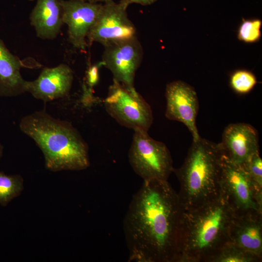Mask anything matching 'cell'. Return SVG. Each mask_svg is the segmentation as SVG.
I'll return each mask as SVG.
<instances>
[{
  "instance_id": "cell-9",
  "label": "cell",
  "mask_w": 262,
  "mask_h": 262,
  "mask_svg": "<svg viewBox=\"0 0 262 262\" xmlns=\"http://www.w3.org/2000/svg\"><path fill=\"white\" fill-rule=\"evenodd\" d=\"M103 66L114 80L129 89H134L135 73L143 57V49L136 36L104 46Z\"/></svg>"
},
{
  "instance_id": "cell-11",
  "label": "cell",
  "mask_w": 262,
  "mask_h": 262,
  "mask_svg": "<svg viewBox=\"0 0 262 262\" xmlns=\"http://www.w3.org/2000/svg\"><path fill=\"white\" fill-rule=\"evenodd\" d=\"M63 21L68 27L69 42L77 49L85 50L87 37L99 13L102 3L83 0H61Z\"/></svg>"
},
{
  "instance_id": "cell-12",
  "label": "cell",
  "mask_w": 262,
  "mask_h": 262,
  "mask_svg": "<svg viewBox=\"0 0 262 262\" xmlns=\"http://www.w3.org/2000/svg\"><path fill=\"white\" fill-rule=\"evenodd\" d=\"M73 80V71L66 64L44 67L36 80L26 81L25 92L44 101L63 98L69 94Z\"/></svg>"
},
{
  "instance_id": "cell-4",
  "label": "cell",
  "mask_w": 262,
  "mask_h": 262,
  "mask_svg": "<svg viewBox=\"0 0 262 262\" xmlns=\"http://www.w3.org/2000/svg\"><path fill=\"white\" fill-rule=\"evenodd\" d=\"M222 155L219 143L201 137L193 141L181 166L173 170L180 182L178 195L185 210L219 195Z\"/></svg>"
},
{
  "instance_id": "cell-20",
  "label": "cell",
  "mask_w": 262,
  "mask_h": 262,
  "mask_svg": "<svg viewBox=\"0 0 262 262\" xmlns=\"http://www.w3.org/2000/svg\"><path fill=\"white\" fill-rule=\"evenodd\" d=\"M261 26L262 21L260 19H243L238 30V39L248 43L259 41L261 37Z\"/></svg>"
},
{
  "instance_id": "cell-15",
  "label": "cell",
  "mask_w": 262,
  "mask_h": 262,
  "mask_svg": "<svg viewBox=\"0 0 262 262\" xmlns=\"http://www.w3.org/2000/svg\"><path fill=\"white\" fill-rule=\"evenodd\" d=\"M62 0H37L30 16L36 36L42 39H55L64 24Z\"/></svg>"
},
{
  "instance_id": "cell-23",
  "label": "cell",
  "mask_w": 262,
  "mask_h": 262,
  "mask_svg": "<svg viewBox=\"0 0 262 262\" xmlns=\"http://www.w3.org/2000/svg\"><path fill=\"white\" fill-rule=\"evenodd\" d=\"M157 0H120L119 3L126 8L128 6L132 3L139 4L142 5L146 6L153 4Z\"/></svg>"
},
{
  "instance_id": "cell-14",
  "label": "cell",
  "mask_w": 262,
  "mask_h": 262,
  "mask_svg": "<svg viewBox=\"0 0 262 262\" xmlns=\"http://www.w3.org/2000/svg\"><path fill=\"white\" fill-rule=\"evenodd\" d=\"M229 242L262 258V213H236L230 229Z\"/></svg>"
},
{
  "instance_id": "cell-16",
  "label": "cell",
  "mask_w": 262,
  "mask_h": 262,
  "mask_svg": "<svg viewBox=\"0 0 262 262\" xmlns=\"http://www.w3.org/2000/svg\"><path fill=\"white\" fill-rule=\"evenodd\" d=\"M22 63L0 39V96H13L25 92V83L21 74Z\"/></svg>"
},
{
  "instance_id": "cell-5",
  "label": "cell",
  "mask_w": 262,
  "mask_h": 262,
  "mask_svg": "<svg viewBox=\"0 0 262 262\" xmlns=\"http://www.w3.org/2000/svg\"><path fill=\"white\" fill-rule=\"evenodd\" d=\"M128 157L134 171L144 181L167 180L174 169L166 146L150 137L147 131H134Z\"/></svg>"
},
{
  "instance_id": "cell-26",
  "label": "cell",
  "mask_w": 262,
  "mask_h": 262,
  "mask_svg": "<svg viewBox=\"0 0 262 262\" xmlns=\"http://www.w3.org/2000/svg\"><path fill=\"white\" fill-rule=\"evenodd\" d=\"M30 1H33V0H29Z\"/></svg>"
},
{
  "instance_id": "cell-1",
  "label": "cell",
  "mask_w": 262,
  "mask_h": 262,
  "mask_svg": "<svg viewBox=\"0 0 262 262\" xmlns=\"http://www.w3.org/2000/svg\"><path fill=\"white\" fill-rule=\"evenodd\" d=\"M184 211L178 193L167 180H144L123 220L129 261L178 262Z\"/></svg>"
},
{
  "instance_id": "cell-18",
  "label": "cell",
  "mask_w": 262,
  "mask_h": 262,
  "mask_svg": "<svg viewBox=\"0 0 262 262\" xmlns=\"http://www.w3.org/2000/svg\"><path fill=\"white\" fill-rule=\"evenodd\" d=\"M23 188V179L19 175H7L0 172V204L6 206L18 196Z\"/></svg>"
},
{
  "instance_id": "cell-24",
  "label": "cell",
  "mask_w": 262,
  "mask_h": 262,
  "mask_svg": "<svg viewBox=\"0 0 262 262\" xmlns=\"http://www.w3.org/2000/svg\"><path fill=\"white\" fill-rule=\"evenodd\" d=\"M86 1H88L91 3H97L98 2H106L111 0H83Z\"/></svg>"
},
{
  "instance_id": "cell-10",
  "label": "cell",
  "mask_w": 262,
  "mask_h": 262,
  "mask_svg": "<svg viewBox=\"0 0 262 262\" xmlns=\"http://www.w3.org/2000/svg\"><path fill=\"white\" fill-rule=\"evenodd\" d=\"M165 97L166 118L184 124L191 133L193 141L199 139L196 126L199 104L194 87L181 81H173L166 85Z\"/></svg>"
},
{
  "instance_id": "cell-2",
  "label": "cell",
  "mask_w": 262,
  "mask_h": 262,
  "mask_svg": "<svg viewBox=\"0 0 262 262\" xmlns=\"http://www.w3.org/2000/svg\"><path fill=\"white\" fill-rule=\"evenodd\" d=\"M235 215L220 193L202 205L185 210L180 230L178 262H209L229 241Z\"/></svg>"
},
{
  "instance_id": "cell-6",
  "label": "cell",
  "mask_w": 262,
  "mask_h": 262,
  "mask_svg": "<svg viewBox=\"0 0 262 262\" xmlns=\"http://www.w3.org/2000/svg\"><path fill=\"white\" fill-rule=\"evenodd\" d=\"M220 193L236 213H262V188L255 184L242 165L232 162L223 154Z\"/></svg>"
},
{
  "instance_id": "cell-8",
  "label": "cell",
  "mask_w": 262,
  "mask_h": 262,
  "mask_svg": "<svg viewBox=\"0 0 262 262\" xmlns=\"http://www.w3.org/2000/svg\"><path fill=\"white\" fill-rule=\"evenodd\" d=\"M126 10L113 0L102 4L87 35L88 45L98 42L105 46L136 36L135 27L129 18Z\"/></svg>"
},
{
  "instance_id": "cell-7",
  "label": "cell",
  "mask_w": 262,
  "mask_h": 262,
  "mask_svg": "<svg viewBox=\"0 0 262 262\" xmlns=\"http://www.w3.org/2000/svg\"><path fill=\"white\" fill-rule=\"evenodd\" d=\"M107 112L119 124L134 130L147 131L153 122L151 108L134 89L113 79L104 100Z\"/></svg>"
},
{
  "instance_id": "cell-13",
  "label": "cell",
  "mask_w": 262,
  "mask_h": 262,
  "mask_svg": "<svg viewBox=\"0 0 262 262\" xmlns=\"http://www.w3.org/2000/svg\"><path fill=\"white\" fill-rule=\"evenodd\" d=\"M219 145L225 156L240 165L259 152L257 131L251 125L244 123L230 124L226 127Z\"/></svg>"
},
{
  "instance_id": "cell-22",
  "label": "cell",
  "mask_w": 262,
  "mask_h": 262,
  "mask_svg": "<svg viewBox=\"0 0 262 262\" xmlns=\"http://www.w3.org/2000/svg\"><path fill=\"white\" fill-rule=\"evenodd\" d=\"M103 66L102 62L90 66L86 72L87 83L90 89L97 84L99 81V69Z\"/></svg>"
},
{
  "instance_id": "cell-25",
  "label": "cell",
  "mask_w": 262,
  "mask_h": 262,
  "mask_svg": "<svg viewBox=\"0 0 262 262\" xmlns=\"http://www.w3.org/2000/svg\"><path fill=\"white\" fill-rule=\"evenodd\" d=\"M2 147L0 144V158L2 155Z\"/></svg>"
},
{
  "instance_id": "cell-17",
  "label": "cell",
  "mask_w": 262,
  "mask_h": 262,
  "mask_svg": "<svg viewBox=\"0 0 262 262\" xmlns=\"http://www.w3.org/2000/svg\"><path fill=\"white\" fill-rule=\"evenodd\" d=\"M262 258L229 242L210 260L209 262H258Z\"/></svg>"
},
{
  "instance_id": "cell-3",
  "label": "cell",
  "mask_w": 262,
  "mask_h": 262,
  "mask_svg": "<svg viewBox=\"0 0 262 262\" xmlns=\"http://www.w3.org/2000/svg\"><path fill=\"white\" fill-rule=\"evenodd\" d=\"M19 128L40 148L48 169L81 170L89 166L88 145L69 122L38 111L22 118Z\"/></svg>"
},
{
  "instance_id": "cell-19",
  "label": "cell",
  "mask_w": 262,
  "mask_h": 262,
  "mask_svg": "<svg viewBox=\"0 0 262 262\" xmlns=\"http://www.w3.org/2000/svg\"><path fill=\"white\" fill-rule=\"evenodd\" d=\"M257 83V79L253 73L246 70H236L230 79L231 88L239 94L250 92Z\"/></svg>"
},
{
  "instance_id": "cell-21",
  "label": "cell",
  "mask_w": 262,
  "mask_h": 262,
  "mask_svg": "<svg viewBox=\"0 0 262 262\" xmlns=\"http://www.w3.org/2000/svg\"><path fill=\"white\" fill-rule=\"evenodd\" d=\"M242 165L255 184L262 188V160L259 152L251 156Z\"/></svg>"
}]
</instances>
